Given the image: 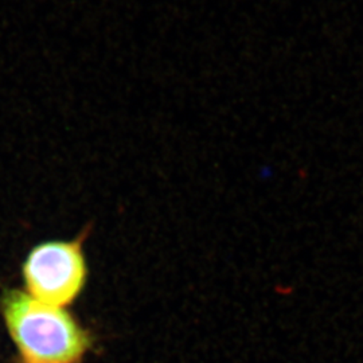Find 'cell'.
<instances>
[{"mask_svg": "<svg viewBox=\"0 0 363 363\" xmlns=\"http://www.w3.org/2000/svg\"><path fill=\"white\" fill-rule=\"evenodd\" d=\"M3 313L16 347L27 363H77L89 349V335L61 307L11 291Z\"/></svg>", "mask_w": 363, "mask_h": 363, "instance_id": "6da1fadb", "label": "cell"}, {"mask_svg": "<svg viewBox=\"0 0 363 363\" xmlns=\"http://www.w3.org/2000/svg\"><path fill=\"white\" fill-rule=\"evenodd\" d=\"M27 294L45 304L65 307L77 298L86 279L78 242H46L33 249L23 265Z\"/></svg>", "mask_w": 363, "mask_h": 363, "instance_id": "7a4b0ae2", "label": "cell"}]
</instances>
